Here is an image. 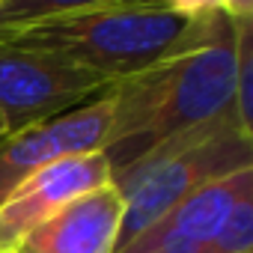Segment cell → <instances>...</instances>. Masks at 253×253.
<instances>
[{
  "instance_id": "cell-1",
  "label": "cell",
  "mask_w": 253,
  "mask_h": 253,
  "mask_svg": "<svg viewBox=\"0 0 253 253\" xmlns=\"http://www.w3.org/2000/svg\"><path fill=\"white\" fill-rule=\"evenodd\" d=\"M110 92L113 119L104 158L113 173L161 140L232 113V21L220 9L188 21L179 42L155 66L113 84Z\"/></svg>"
},
{
  "instance_id": "cell-2",
  "label": "cell",
  "mask_w": 253,
  "mask_h": 253,
  "mask_svg": "<svg viewBox=\"0 0 253 253\" xmlns=\"http://www.w3.org/2000/svg\"><path fill=\"white\" fill-rule=\"evenodd\" d=\"M185 27L188 21L173 15L164 0H125L89 12L3 30L0 42L48 51L101 75L113 86L155 66L179 42Z\"/></svg>"
},
{
  "instance_id": "cell-3",
  "label": "cell",
  "mask_w": 253,
  "mask_h": 253,
  "mask_svg": "<svg viewBox=\"0 0 253 253\" xmlns=\"http://www.w3.org/2000/svg\"><path fill=\"white\" fill-rule=\"evenodd\" d=\"M244 167H253V134L241 128L232 113H223L161 140L140 158L113 170L110 182L125 203L116 250L203 185Z\"/></svg>"
},
{
  "instance_id": "cell-4",
  "label": "cell",
  "mask_w": 253,
  "mask_h": 253,
  "mask_svg": "<svg viewBox=\"0 0 253 253\" xmlns=\"http://www.w3.org/2000/svg\"><path fill=\"white\" fill-rule=\"evenodd\" d=\"M110 84L48 51L0 42V131L3 137L81 107Z\"/></svg>"
},
{
  "instance_id": "cell-5",
  "label": "cell",
  "mask_w": 253,
  "mask_h": 253,
  "mask_svg": "<svg viewBox=\"0 0 253 253\" xmlns=\"http://www.w3.org/2000/svg\"><path fill=\"white\" fill-rule=\"evenodd\" d=\"M113 119V92L104 89L92 101L72 107L60 116L36 122L24 131L0 140V203H3L27 176L42 167L72 158L104 152Z\"/></svg>"
},
{
  "instance_id": "cell-6",
  "label": "cell",
  "mask_w": 253,
  "mask_h": 253,
  "mask_svg": "<svg viewBox=\"0 0 253 253\" xmlns=\"http://www.w3.org/2000/svg\"><path fill=\"white\" fill-rule=\"evenodd\" d=\"M101 185H110V161L104 152L72 155L27 176L0 203V250L9 253L27 229Z\"/></svg>"
},
{
  "instance_id": "cell-7",
  "label": "cell",
  "mask_w": 253,
  "mask_h": 253,
  "mask_svg": "<svg viewBox=\"0 0 253 253\" xmlns=\"http://www.w3.org/2000/svg\"><path fill=\"white\" fill-rule=\"evenodd\" d=\"M247 191H253V167L214 179L167 209L116 253H203L223 214Z\"/></svg>"
},
{
  "instance_id": "cell-8",
  "label": "cell",
  "mask_w": 253,
  "mask_h": 253,
  "mask_svg": "<svg viewBox=\"0 0 253 253\" xmlns=\"http://www.w3.org/2000/svg\"><path fill=\"white\" fill-rule=\"evenodd\" d=\"M125 203L110 185H101L27 229L9 253H116Z\"/></svg>"
},
{
  "instance_id": "cell-9",
  "label": "cell",
  "mask_w": 253,
  "mask_h": 253,
  "mask_svg": "<svg viewBox=\"0 0 253 253\" xmlns=\"http://www.w3.org/2000/svg\"><path fill=\"white\" fill-rule=\"evenodd\" d=\"M113 3H125V0H0V33L45 18H63Z\"/></svg>"
},
{
  "instance_id": "cell-10",
  "label": "cell",
  "mask_w": 253,
  "mask_h": 253,
  "mask_svg": "<svg viewBox=\"0 0 253 253\" xmlns=\"http://www.w3.org/2000/svg\"><path fill=\"white\" fill-rule=\"evenodd\" d=\"M232 48H235L232 113L241 128L253 134V18L232 21Z\"/></svg>"
},
{
  "instance_id": "cell-11",
  "label": "cell",
  "mask_w": 253,
  "mask_h": 253,
  "mask_svg": "<svg viewBox=\"0 0 253 253\" xmlns=\"http://www.w3.org/2000/svg\"><path fill=\"white\" fill-rule=\"evenodd\" d=\"M203 253H253V191L232 203Z\"/></svg>"
},
{
  "instance_id": "cell-12",
  "label": "cell",
  "mask_w": 253,
  "mask_h": 253,
  "mask_svg": "<svg viewBox=\"0 0 253 253\" xmlns=\"http://www.w3.org/2000/svg\"><path fill=\"white\" fill-rule=\"evenodd\" d=\"M164 6L173 15H179L185 21H194V18H203L209 12H217L220 9V0H164Z\"/></svg>"
},
{
  "instance_id": "cell-13",
  "label": "cell",
  "mask_w": 253,
  "mask_h": 253,
  "mask_svg": "<svg viewBox=\"0 0 253 253\" xmlns=\"http://www.w3.org/2000/svg\"><path fill=\"white\" fill-rule=\"evenodd\" d=\"M220 12H223L229 21L253 18V0H220Z\"/></svg>"
},
{
  "instance_id": "cell-14",
  "label": "cell",
  "mask_w": 253,
  "mask_h": 253,
  "mask_svg": "<svg viewBox=\"0 0 253 253\" xmlns=\"http://www.w3.org/2000/svg\"><path fill=\"white\" fill-rule=\"evenodd\" d=\"M0 140H3V131H0Z\"/></svg>"
},
{
  "instance_id": "cell-15",
  "label": "cell",
  "mask_w": 253,
  "mask_h": 253,
  "mask_svg": "<svg viewBox=\"0 0 253 253\" xmlns=\"http://www.w3.org/2000/svg\"><path fill=\"white\" fill-rule=\"evenodd\" d=\"M0 253H3V250H0Z\"/></svg>"
}]
</instances>
